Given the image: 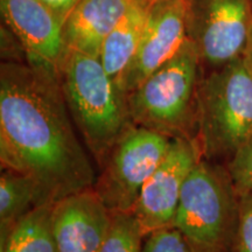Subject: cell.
<instances>
[{"label": "cell", "mask_w": 252, "mask_h": 252, "mask_svg": "<svg viewBox=\"0 0 252 252\" xmlns=\"http://www.w3.org/2000/svg\"><path fill=\"white\" fill-rule=\"evenodd\" d=\"M133 1L81 0L63 26L67 48L99 58L104 40L117 26Z\"/></svg>", "instance_id": "7c38bea8"}, {"label": "cell", "mask_w": 252, "mask_h": 252, "mask_svg": "<svg viewBox=\"0 0 252 252\" xmlns=\"http://www.w3.org/2000/svg\"><path fill=\"white\" fill-rule=\"evenodd\" d=\"M145 237L133 213H113L111 226L98 252H141Z\"/></svg>", "instance_id": "2e32d148"}, {"label": "cell", "mask_w": 252, "mask_h": 252, "mask_svg": "<svg viewBox=\"0 0 252 252\" xmlns=\"http://www.w3.org/2000/svg\"><path fill=\"white\" fill-rule=\"evenodd\" d=\"M59 76L76 130L100 167L119 138L133 125L127 94L99 58L78 50L67 48Z\"/></svg>", "instance_id": "7a4b0ae2"}, {"label": "cell", "mask_w": 252, "mask_h": 252, "mask_svg": "<svg viewBox=\"0 0 252 252\" xmlns=\"http://www.w3.org/2000/svg\"><path fill=\"white\" fill-rule=\"evenodd\" d=\"M202 159L196 140L173 139L168 153L141 189L132 210L145 236L173 224L186 179Z\"/></svg>", "instance_id": "ba28073f"}, {"label": "cell", "mask_w": 252, "mask_h": 252, "mask_svg": "<svg viewBox=\"0 0 252 252\" xmlns=\"http://www.w3.org/2000/svg\"><path fill=\"white\" fill-rule=\"evenodd\" d=\"M235 252H252V194H239Z\"/></svg>", "instance_id": "d6986e66"}, {"label": "cell", "mask_w": 252, "mask_h": 252, "mask_svg": "<svg viewBox=\"0 0 252 252\" xmlns=\"http://www.w3.org/2000/svg\"><path fill=\"white\" fill-rule=\"evenodd\" d=\"M65 103L59 71L27 60L0 65V161L49 202L94 188L97 174Z\"/></svg>", "instance_id": "6da1fadb"}, {"label": "cell", "mask_w": 252, "mask_h": 252, "mask_svg": "<svg viewBox=\"0 0 252 252\" xmlns=\"http://www.w3.org/2000/svg\"><path fill=\"white\" fill-rule=\"evenodd\" d=\"M252 138V75L243 56L203 71L196 143L203 159L225 163Z\"/></svg>", "instance_id": "277c9868"}, {"label": "cell", "mask_w": 252, "mask_h": 252, "mask_svg": "<svg viewBox=\"0 0 252 252\" xmlns=\"http://www.w3.org/2000/svg\"><path fill=\"white\" fill-rule=\"evenodd\" d=\"M238 194L224 163L200 159L182 188L173 224L197 252H235Z\"/></svg>", "instance_id": "5b68a950"}, {"label": "cell", "mask_w": 252, "mask_h": 252, "mask_svg": "<svg viewBox=\"0 0 252 252\" xmlns=\"http://www.w3.org/2000/svg\"><path fill=\"white\" fill-rule=\"evenodd\" d=\"M237 194H252V138L225 163Z\"/></svg>", "instance_id": "ac0fdd59"}, {"label": "cell", "mask_w": 252, "mask_h": 252, "mask_svg": "<svg viewBox=\"0 0 252 252\" xmlns=\"http://www.w3.org/2000/svg\"><path fill=\"white\" fill-rule=\"evenodd\" d=\"M243 59H244L245 64H247L248 69L250 70L251 75H252V26H251L250 33H249V37L247 41V46H245Z\"/></svg>", "instance_id": "44dd1931"}, {"label": "cell", "mask_w": 252, "mask_h": 252, "mask_svg": "<svg viewBox=\"0 0 252 252\" xmlns=\"http://www.w3.org/2000/svg\"><path fill=\"white\" fill-rule=\"evenodd\" d=\"M53 204L36 207L19 220L5 241L0 242L1 252H58Z\"/></svg>", "instance_id": "9a60e30c"}, {"label": "cell", "mask_w": 252, "mask_h": 252, "mask_svg": "<svg viewBox=\"0 0 252 252\" xmlns=\"http://www.w3.org/2000/svg\"><path fill=\"white\" fill-rule=\"evenodd\" d=\"M203 67L190 40L127 94L134 125L144 126L172 138L196 140L198 90Z\"/></svg>", "instance_id": "3957f363"}, {"label": "cell", "mask_w": 252, "mask_h": 252, "mask_svg": "<svg viewBox=\"0 0 252 252\" xmlns=\"http://www.w3.org/2000/svg\"><path fill=\"white\" fill-rule=\"evenodd\" d=\"M146 1H149V2H152V1H153V0H146Z\"/></svg>", "instance_id": "7402d4cb"}, {"label": "cell", "mask_w": 252, "mask_h": 252, "mask_svg": "<svg viewBox=\"0 0 252 252\" xmlns=\"http://www.w3.org/2000/svg\"><path fill=\"white\" fill-rule=\"evenodd\" d=\"M6 26L23 47L26 60L59 71L67 52L63 25L41 0H0Z\"/></svg>", "instance_id": "30bf717a"}, {"label": "cell", "mask_w": 252, "mask_h": 252, "mask_svg": "<svg viewBox=\"0 0 252 252\" xmlns=\"http://www.w3.org/2000/svg\"><path fill=\"white\" fill-rule=\"evenodd\" d=\"M141 252H197L187 237L174 225L150 232L144 239Z\"/></svg>", "instance_id": "e0dca14e"}, {"label": "cell", "mask_w": 252, "mask_h": 252, "mask_svg": "<svg viewBox=\"0 0 252 252\" xmlns=\"http://www.w3.org/2000/svg\"><path fill=\"white\" fill-rule=\"evenodd\" d=\"M188 40L187 0H153L147 9L139 48L123 76L126 94L180 52Z\"/></svg>", "instance_id": "9c48e42d"}, {"label": "cell", "mask_w": 252, "mask_h": 252, "mask_svg": "<svg viewBox=\"0 0 252 252\" xmlns=\"http://www.w3.org/2000/svg\"><path fill=\"white\" fill-rule=\"evenodd\" d=\"M173 139L132 125L99 167L94 189L112 213L132 212L141 189L168 153Z\"/></svg>", "instance_id": "8992f818"}, {"label": "cell", "mask_w": 252, "mask_h": 252, "mask_svg": "<svg viewBox=\"0 0 252 252\" xmlns=\"http://www.w3.org/2000/svg\"><path fill=\"white\" fill-rule=\"evenodd\" d=\"M113 213L94 188L53 204L58 252H98L111 226Z\"/></svg>", "instance_id": "8fae6325"}, {"label": "cell", "mask_w": 252, "mask_h": 252, "mask_svg": "<svg viewBox=\"0 0 252 252\" xmlns=\"http://www.w3.org/2000/svg\"><path fill=\"white\" fill-rule=\"evenodd\" d=\"M251 26V0H187L188 39L203 71L242 58Z\"/></svg>", "instance_id": "52a82bcc"}, {"label": "cell", "mask_w": 252, "mask_h": 252, "mask_svg": "<svg viewBox=\"0 0 252 252\" xmlns=\"http://www.w3.org/2000/svg\"><path fill=\"white\" fill-rule=\"evenodd\" d=\"M251 1H252V0H251Z\"/></svg>", "instance_id": "603a6c76"}, {"label": "cell", "mask_w": 252, "mask_h": 252, "mask_svg": "<svg viewBox=\"0 0 252 252\" xmlns=\"http://www.w3.org/2000/svg\"><path fill=\"white\" fill-rule=\"evenodd\" d=\"M64 26L65 21L81 0H41Z\"/></svg>", "instance_id": "ffe728a7"}, {"label": "cell", "mask_w": 252, "mask_h": 252, "mask_svg": "<svg viewBox=\"0 0 252 252\" xmlns=\"http://www.w3.org/2000/svg\"><path fill=\"white\" fill-rule=\"evenodd\" d=\"M150 4L146 0H134L103 42L99 60L118 86L139 48Z\"/></svg>", "instance_id": "4fadbf2b"}, {"label": "cell", "mask_w": 252, "mask_h": 252, "mask_svg": "<svg viewBox=\"0 0 252 252\" xmlns=\"http://www.w3.org/2000/svg\"><path fill=\"white\" fill-rule=\"evenodd\" d=\"M0 176V242L5 241L19 220L36 207L52 203L33 179L13 169L1 168Z\"/></svg>", "instance_id": "5bb4252c"}]
</instances>
